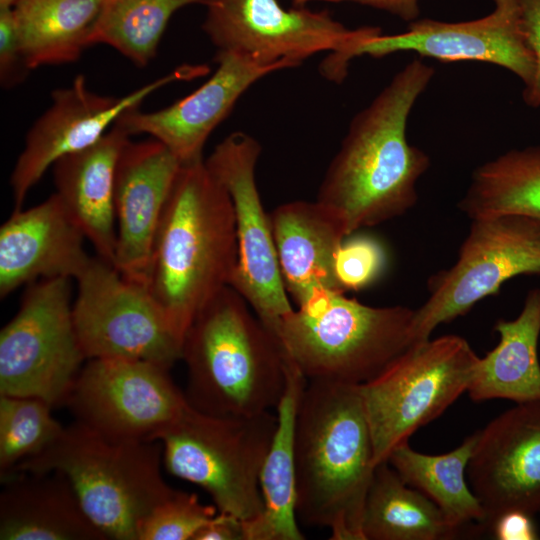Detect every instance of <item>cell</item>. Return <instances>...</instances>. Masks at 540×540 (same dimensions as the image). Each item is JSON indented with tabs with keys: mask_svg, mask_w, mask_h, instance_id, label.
<instances>
[{
	"mask_svg": "<svg viewBox=\"0 0 540 540\" xmlns=\"http://www.w3.org/2000/svg\"><path fill=\"white\" fill-rule=\"evenodd\" d=\"M476 439L477 432L439 455L420 453L406 441L387 459L404 482L429 498L457 530L473 521H486L485 511L465 478Z\"/></svg>",
	"mask_w": 540,
	"mask_h": 540,
	"instance_id": "28",
	"label": "cell"
},
{
	"mask_svg": "<svg viewBox=\"0 0 540 540\" xmlns=\"http://www.w3.org/2000/svg\"><path fill=\"white\" fill-rule=\"evenodd\" d=\"M295 6L311 1L354 2L389 12L404 21H415L419 15V0H291Z\"/></svg>",
	"mask_w": 540,
	"mask_h": 540,
	"instance_id": "38",
	"label": "cell"
},
{
	"mask_svg": "<svg viewBox=\"0 0 540 540\" xmlns=\"http://www.w3.org/2000/svg\"><path fill=\"white\" fill-rule=\"evenodd\" d=\"M469 486L490 525L509 511H540V401L519 403L477 431Z\"/></svg>",
	"mask_w": 540,
	"mask_h": 540,
	"instance_id": "17",
	"label": "cell"
},
{
	"mask_svg": "<svg viewBox=\"0 0 540 540\" xmlns=\"http://www.w3.org/2000/svg\"><path fill=\"white\" fill-rule=\"evenodd\" d=\"M298 521L331 540H363L362 517L375 470L359 385L307 381L295 424Z\"/></svg>",
	"mask_w": 540,
	"mask_h": 540,
	"instance_id": "2",
	"label": "cell"
},
{
	"mask_svg": "<svg viewBox=\"0 0 540 540\" xmlns=\"http://www.w3.org/2000/svg\"><path fill=\"white\" fill-rule=\"evenodd\" d=\"M169 368L136 359H89L65 405L76 421L116 439L157 441L188 407Z\"/></svg>",
	"mask_w": 540,
	"mask_h": 540,
	"instance_id": "14",
	"label": "cell"
},
{
	"mask_svg": "<svg viewBox=\"0 0 540 540\" xmlns=\"http://www.w3.org/2000/svg\"><path fill=\"white\" fill-rule=\"evenodd\" d=\"M1 540H106L58 472L12 473L2 480Z\"/></svg>",
	"mask_w": 540,
	"mask_h": 540,
	"instance_id": "23",
	"label": "cell"
},
{
	"mask_svg": "<svg viewBox=\"0 0 540 540\" xmlns=\"http://www.w3.org/2000/svg\"><path fill=\"white\" fill-rule=\"evenodd\" d=\"M237 260L230 196L204 159L182 164L156 232L147 282L182 341L199 311L231 285Z\"/></svg>",
	"mask_w": 540,
	"mask_h": 540,
	"instance_id": "3",
	"label": "cell"
},
{
	"mask_svg": "<svg viewBox=\"0 0 540 540\" xmlns=\"http://www.w3.org/2000/svg\"><path fill=\"white\" fill-rule=\"evenodd\" d=\"M73 324L86 358H124L171 368L182 357V339L146 286L91 257L76 278Z\"/></svg>",
	"mask_w": 540,
	"mask_h": 540,
	"instance_id": "11",
	"label": "cell"
},
{
	"mask_svg": "<svg viewBox=\"0 0 540 540\" xmlns=\"http://www.w3.org/2000/svg\"><path fill=\"white\" fill-rule=\"evenodd\" d=\"M212 1H214V0H198L199 3L205 4V5H208Z\"/></svg>",
	"mask_w": 540,
	"mask_h": 540,
	"instance_id": "40",
	"label": "cell"
},
{
	"mask_svg": "<svg viewBox=\"0 0 540 540\" xmlns=\"http://www.w3.org/2000/svg\"><path fill=\"white\" fill-rule=\"evenodd\" d=\"M434 73L420 58L411 60L352 118L316 199L342 216L349 236L415 206L430 158L408 142L407 124Z\"/></svg>",
	"mask_w": 540,
	"mask_h": 540,
	"instance_id": "1",
	"label": "cell"
},
{
	"mask_svg": "<svg viewBox=\"0 0 540 540\" xmlns=\"http://www.w3.org/2000/svg\"><path fill=\"white\" fill-rule=\"evenodd\" d=\"M129 133L115 122L94 145L53 165L55 194L98 257L113 266L116 250L114 176Z\"/></svg>",
	"mask_w": 540,
	"mask_h": 540,
	"instance_id": "22",
	"label": "cell"
},
{
	"mask_svg": "<svg viewBox=\"0 0 540 540\" xmlns=\"http://www.w3.org/2000/svg\"><path fill=\"white\" fill-rule=\"evenodd\" d=\"M102 0H18L12 7L29 69L77 61Z\"/></svg>",
	"mask_w": 540,
	"mask_h": 540,
	"instance_id": "27",
	"label": "cell"
},
{
	"mask_svg": "<svg viewBox=\"0 0 540 540\" xmlns=\"http://www.w3.org/2000/svg\"><path fill=\"white\" fill-rule=\"evenodd\" d=\"M71 279L29 284L20 307L0 332V395L65 405L86 358L72 316Z\"/></svg>",
	"mask_w": 540,
	"mask_h": 540,
	"instance_id": "10",
	"label": "cell"
},
{
	"mask_svg": "<svg viewBox=\"0 0 540 540\" xmlns=\"http://www.w3.org/2000/svg\"><path fill=\"white\" fill-rule=\"evenodd\" d=\"M413 316L406 306H369L330 292L286 315L279 339L307 381L362 385L415 344Z\"/></svg>",
	"mask_w": 540,
	"mask_h": 540,
	"instance_id": "6",
	"label": "cell"
},
{
	"mask_svg": "<svg viewBox=\"0 0 540 540\" xmlns=\"http://www.w3.org/2000/svg\"><path fill=\"white\" fill-rule=\"evenodd\" d=\"M18 0H0V8L13 7Z\"/></svg>",
	"mask_w": 540,
	"mask_h": 540,
	"instance_id": "39",
	"label": "cell"
},
{
	"mask_svg": "<svg viewBox=\"0 0 540 540\" xmlns=\"http://www.w3.org/2000/svg\"><path fill=\"white\" fill-rule=\"evenodd\" d=\"M261 151L253 136L235 131L214 148L205 163L233 206L238 260L230 286L279 338L282 319L294 309L281 275L270 217L256 183Z\"/></svg>",
	"mask_w": 540,
	"mask_h": 540,
	"instance_id": "13",
	"label": "cell"
},
{
	"mask_svg": "<svg viewBox=\"0 0 540 540\" xmlns=\"http://www.w3.org/2000/svg\"><path fill=\"white\" fill-rule=\"evenodd\" d=\"M276 413L215 416L190 405L157 438L166 470L204 489L218 512L249 521L263 510L260 474Z\"/></svg>",
	"mask_w": 540,
	"mask_h": 540,
	"instance_id": "7",
	"label": "cell"
},
{
	"mask_svg": "<svg viewBox=\"0 0 540 540\" xmlns=\"http://www.w3.org/2000/svg\"><path fill=\"white\" fill-rule=\"evenodd\" d=\"M307 379L289 360L277 426L260 474L263 510L243 521L245 540H303L296 514L295 424Z\"/></svg>",
	"mask_w": 540,
	"mask_h": 540,
	"instance_id": "24",
	"label": "cell"
},
{
	"mask_svg": "<svg viewBox=\"0 0 540 540\" xmlns=\"http://www.w3.org/2000/svg\"><path fill=\"white\" fill-rule=\"evenodd\" d=\"M458 206L471 220L518 215L540 224V146L511 149L478 166Z\"/></svg>",
	"mask_w": 540,
	"mask_h": 540,
	"instance_id": "29",
	"label": "cell"
},
{
	"mask_svg": "<svg viewBox=\"0 0 540 540\" xmlns=\"http://www.w3.org/2000/svg\"><path fill=\"white\" fill-rule=\"evenodd\" d=\"M156 442L112 438L76 421L12 473L62 474L107 539L138 540L144 519L175 492L162 476Z\"/></svg>",
	"mask_w": 540,
	"mask_h": 540,
	"instance_id": "5",
	"label": "cell"
},
{
	"mask_svg": "<svg viewBox=\"0 0 540 540\" xmlns=\"http://www.w3.org/2000/svg\"><path fill=\"white\" fill-rule=\"evenodd\" d=\"M46 401L29 396L0 395V476L49 448L63 427Z\"/></svg>",
	"mask_w": 540,
	"mask_h": 540,
	"instance_id": "31",
	"label": "cell"
},
{
	"mask_svg": "<svg viewBox=\"0 0 540 540\" xmlns=\"http://www.w3.org/2000/svg\"><path fill=\"white\" fill-rule=\"evenodd\" d=\"M215 61L213 75L191 94L157 111L128 110L116 123L129 135L148 134L160 141L182 164L203 159L207 139L239 98L266 75L288 69L233 52L218 51Z\"/></svg>",
	"mask_w": 540,
	"mask_h": 540,
	"instance_id": "19",
	"label": "cell"
},
{
	"mask_svg": "<svg viewBox=\"0 0 540 540\" xmlns=\"http://www.w3.org/2000/svg\"><path fill=\"white\" fill-rule=\"evenodd\" d=\"M540 274V224L518 215L472 220L456 263L429 280V297L414 310V343L466 314L519 275Z\"/></svg>",
	"mask_w": 540,
	"mask_h": 540,
	"instance_id": "12",
	"label": "cell"
},
{
	"mask_svg": "<svg viewBox=\"0 0 540 540\" xmlns=\"http://www.w3.org/2000/svg\"><path fill=\"white\" fill-rule=\"evenodd\" d=\"M479 358L463 337L444 335L412 345L359 385L375 466L467 392Z\"/></svg>",
	"mask_w": 540,
	"mask_h": 540,
	"instance_id": "9",
	"label": "cell"
},
{
	"mask_svg": "<svg viewBox=\"0 0 540 540\" xmlns=\"http://www.w3.org/2000/svg\"><path fill=\"white\" fill-rule=\"evenodd\" d=\"M363 540H446L457 536L442 511L387 462L375 467L362 517Z\"/></svg>",
	"mask_w": 540,
	"mask_h": 540,
	"instance_id": "26",
	"label": "cell"
},
{
	"mask_svg": "<svg viewBox=\"0 0 540 540\" xmlns=\"http://www.w3.org/2000/svg\"><path fill=\"white\" fill-rule=\"evenodd\" d=\"M204 71V67L184 66L122 97L93 92L83 75L75 77L68 87L54 90L51 105L29 129L11 173L13 211L22 209L30 189L59 159L94 145L111 124L138 108L154 91Z\"/></svg>",
	"mask_w": 540,
	"mask_h": 540,
	"instance_id": "15",
	"label": "cell"
},
{
	"mask_svg": "<svg viewBox=\"0 0 540 540\" xmlns=\"http://www.w3.org/2000/svg\"><path fill=\"white\" fill-rule=\"evenodd\" d=\"M269 217L283 282L297 307L345 293L335 273L337 252L349 236L342 216L315 200L279 205Z\"/></svg>",
	"mask_w": 540,
	"mask_h": 540,
	"instance_id": "21",
	"label": "cell"
},
{
	"mask_svg": "<svg viewBox=\"0 0 540 540\" xmlns=\"http://www.w3.org/2000/svg\"><path fill=\"white\" fill-rule=\"evenodd\" d=\"M182 163L151 138L123 146L115 168L114 268L147 287L156 232Z\"/></svg>",
	"mask_w": 540,
	"mask_h": 540,
	"instance_id": "18",
	"label": "cell"
},
{
	"mask_svg": "<svg viewBox=\"0 0 540 540\" xmlns=\"http://www.w3.org/2000/svg\"><path fill=\"white\" fill-rule=\"evenodd\" d=\"M386 253L382 244L370 236L344 240L335 262V273L342 290L358 291L374 282L384 270Z\"/></svg>",
	"mask_w": 540,
	"mask_h": 540,
	"instance_id": "33",
	"label": "cell"
},
{
	"mask_svg": "<svg viewBox=\"0 0 540 540\" xmlns=\"http://www.w3.org/2000/svg\"><path fill=\"white\" fill-rule=\"evenodd\" d=\"M198 0H102L89 44L113 47L138 67H145L171 16Z\"/></svg>",
	"mask_w": 540,
	"mask_h": 540,
	"instance_id": "30",
	"label": "cell"
},
{
	"mask_svg": "<svg viewBox=\"0 0 540 540\" xmlns=\"http://www.w3.org/2000/svg\"><path fill=\"white\" fill-rule=\"evenodd\" d=\"M490 526L498 540H533L538 538L532 515L525 512H505L498 516Z\"/></svg>",
	"mask_w": 540,
	"mask_h": 540,
	"instance_id": "36",
	"label": "cell"
},
{
	"mask_svg": "<svg viewBox=\"0 0 540 540\" xmlns=\"http://www.w3.org/2000/svg\"><path fill=\"white\" fill-rule=\"evenodd\" d=\"M193 540H245L243 521L218 512L195 534Z\"/></svg>",
	"mask_w": 540,
	"mask_h": 540,
	"instance_id": "37",
	"label": "cell"
},
{
	"mask_svg": "<svg viewBox=\"0 0 540 540\" xmlns=\"http://www.w3.org/2000/svg\"><path fill=\"white\" fill-rule=\"evenodd\" d=\"M206 6L202 28L218 51L288 68L328 52L319 71L337 84L347 76L351 52L364 40L382 34L374 26L348 28L325 10L285 9L277 0H214Z\"/></svg>",
	"mask_w": 540,
	"mask_h": 540,
	"instance_id": "8",
	"label": "cell"
},
{
	"mask_svg": "<svg viewBox=\"0 0 540 540\" xmlns=\"http://www.w3.org/2000/svg\"><path fill=\"white\" fill-rule=\"evenodd\" d=\"M188 404L202 413L243 417L276 408L287 382L280 339L231 286L195 316L182 344Z\"/></svg>",
	"mask_w": 540,
	"mask_h": 540,
	"instance_id": "4",
	"label": "cell"
},
{
	"mask_svg": "<svg viewBox=\"0 0 540 540\" xmlns=\"http://www.w3.org/2000/svg\"><path fill=\"white\" fill-rule=\"evenodd\" d=\"M218 510L204 505L194 493L175 490L142 522L138 540H193Z\"/></svg>",
	"mask_w": 540,
	"mask_h": 540,
	"instance_id": "32",
	"label": "cell"
},
{
	"mask_svg": "<svg viewBox=\"0 0 540 540\" xmlns=\"http://www.w3.org/2000/svg\"><path fill=\"white\" fill-rule=\"evenodd\" d=\"M522 30L535 58L532 83L523 88L522 97L531 108H540V0H517Z\"/></svg>",
	"mask_w": 540,
	"mask_h": 540,
	"instance_id": "35",
	"label": "cell"
},
{
	"mask_svg": "<svg viewBox=\"0 0 540 540\" xmlns=\"http://www.w3.org/2000/svg\"><path fill=\"white\" fill-rule=\"evenodd\" d=\"M493 3L489 14L474 20L416 19L405 32L364 40L351 52L350 59L415 52L441 62H484L513 73L526 88L534 78L535 58L522 30L517 0Z\"/></svg>",
	"mask_w": 540,
	"mask_h": 540,
	"instance_id": "16",
	"label": "cell"
},
{
	"mask_svg": "<svg viewBox=\"0 0 540 540\" xmlns=\"http://www.w3.org/2000/svg\"><path fill=\"white\" fill-rule=\"evenodd\" d=\"M27 66L12 7L0 8V80L5 88L26 77Z\"/></svg>",
	"mask_w": 540,
	"mask_h": 540,
	"instance_id": "34",
	"label": "cell"
},
{
	"mask_svg": "<svg viewBox=\"0 0 540 540\" xmlns=\"http://www.w3.org/2000/svg\"><path fill=\"white\" fill-rule=\"evenodd\" d=\"M58 196L13 211L0 228V297L39 278L76 279L91 257Z\"/></svg>",
	"mask_w": 540,
	"mask_h": 540,
	"instance_id": "20",
	"label": "cell"
},
{
	"mask_svg": "<svg viewBox=\"0 0 540 540\" xmlns=\"http://www.w3.org/2000/svg\"><path fill=\"white\" fill-rule=\"evenodd\" d=\"M497 346L479 358L467 393L476 402L506 399L519 403L540 401V288L531 289L520 314L498 320Z\"/></svg>",
	"mask_w": 540,
	"mask_h": 540,
	"instance_id": "25",
	"label": "cell"
}]
</instances>
